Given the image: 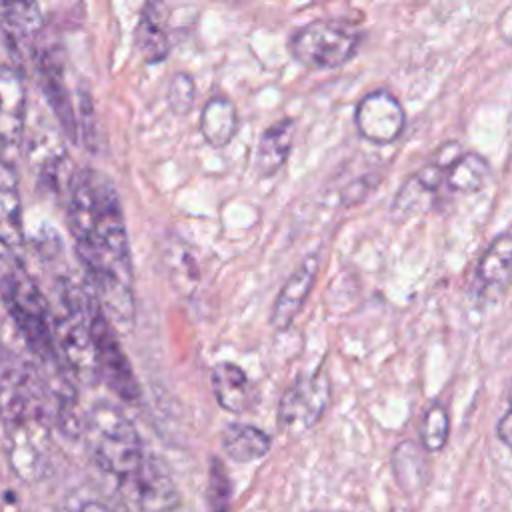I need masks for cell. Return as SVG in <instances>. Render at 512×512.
<instances>
[{
	"mask_svg": "<svg viewBox=\"0 0 512 512\" xmlns=\"http://www.w3.org/2000/svg\"><path fill=\"white\" fill-rule=\"evenodd\" d=\"M66 218L78 260L106 316L116 328L130 330L136 318L134 268L114 182L94 168L76 170L68 184Z\"/></svg>",
	"mask_w": 512,
	"mask_h": 512,
	"instance_id": "cell-1",
	"label": "cell"
},
{
	"mask_svg": "<svg viewBox=\"0 0 512 512\" xmlns=\"http://www.w3.org/2000/svg\"><path fill=\"white\" fill-rule=\"evenodd\" d=\"M90 328H92L100 378L124 402H136L140 396L138 380L134 376L132 364L124 348L120 346L116 326L106 316L98 298L90 308Z\"/></svg>",
	"mask_w": 512,
	"mask_h": 512,
	"instance_id": "cell-7",
	"label": "cell"
},
{
	"mask_svg": "<svg viewBox=\"0 0 512 512\" xmlns=\"http://www.w3.org/2000/svg\"><path fill=\"white\" fill-rule=\"evenodd\" d=\"M24 262L22 200L16 166L0 160V270Z\"/></svg>",
	"mask_w": 512,
	"mask_h": 512,
	"instance_id": "cell-10",
	"label": "cell"
},
{
	"mask_svg": "<svg viewBox=\"0 0 512 512\" xmlns=\"http://www.w3.org/2000/svg\"><path fill=\"white\" fill-rule=\"evenodd\" d=\"M460 156L458 144L456 142H448L444 144L438 154L424 164L420 170H416L406 182L404 186L398 190L394 204H392V212L396 216H410L416 210H420L436 192L438 188L444 184L446 178V168Z\"/></svg>",
	"mask_w": 512,
	"mask_h": 512,
	"instance_id": "cell-12",
	"label": "cell"
},
{
	"mask_svg": "<svg viewBox=\"0 0 512 512\" xmlns=\"http://www.w3.org/2000/svg\"><path fill=\"white\" fill-rule=\"evenodd\" d=\"M156 512H184V506H182V500H178V502H172V504H168V506H164Z\"/></svg>",
	"mask_w": 512,
	"mask_h": 512,
	"instance_id": "cell-31",
	"label": "cell"
},
{
	"mask_svg": "<svg viewBox=\"0 0 512 512\" xmlns=\"http://www.w3.org/2000/svg\"><path fill=\"white\" fill-rule=\"evenodd\" d=\"M318 268H320L318 256H306L298 264V268L288 276V280L280 288L276 302L272 306L270 322L276 330H286L294 322V318L300 314L314 286V280L318 276Z\"/></svg>",
	"mask_w": 512,
	"mask_h": 512,
	"instance_id": "cell-15",
	"label": "cell"
},
{
	"mask_svg": "<svg viewBox=\"0 0 512 512\" xmlns=\"http://www.w3.org/2000/svg\"><path fill=\"white\" fill-rule=\"evenodd\" d=\"M354 122L362 138L372 144H392L404 130V110L386 90L368 92L356 106Z\"/></svg>",
	"mask_w": 512,
	"mask_h": 512,
	"instance_id": "cell-11",
	"label": "cell"
},
{
	"mask_svg": "<svg viewBox=\"0 0 512 512\" xmlns=\"http://www.w3.org/2000/svg\"><path fill=\"white\" fill-rule=\"evenodd\" d=\"M270 446V436L252 424L232 422L222 432V448L234 462H256L270 452Z\"/></svg>",
	"mask_w": 512,
	"mask_h": 512,
	"instance_id": "cell-21",
	"label": "cell"
},
{
	"mask_svg": "<svg viewBox=\"0 0 512 512\" xmlns=\"http://www.w3.org/2000/svg\"><path fill=\"white\" fill-rule=\"evenodd\" d=\"M496 434L508 448H512V408L496 424Z\"/></svg>",
	"mask_w": 512,
	"mask_h": 512,
	"instance_id": "cell-29",
	"label": "cell"
},
{
	"mask_svg": "<svg viewBox=\"0 0 512 512\" xmlns=\"http://www.w3.org/2000/svg\"><path fill=\"white\" fill-rule=\"evenodd\" d=\"M36 50V68L40 74V88L52 106L62 130L70 140L78 138V120L72 110V100L64 82V66H62V56L60 48H34Z\"/></svg>",
	"mask_w": 512,
	"mask_h": 512,
	"instance_id": "cell-13",
	"label": "cell"
},
{
	"mask_svg": "<svg viewBox=\"0 0 512 512\" xmlns=\"http://www.w3.org/2000/svg\"><path fill=\"white\" fill-rule=\"evenodd\" d=\"M512 282V234L496 236L478 260L474 274L476 296L484 302H496Z\"/></svg>",
	"mask_w": 512,
	"mask_h": 512,
	"instance_id": "cell-14",
	"label": "cell"
},
{
	"mask_svg": "<svg viewBox=\"0 0 512 512\" xmlns=\"http://www.w3.org/2000/svg\"><path fill=\"white\" fill-rule=\"evenodd\" d=\"M362 32L344 20H314L290 38V54L312 70H330L346 64L358 50Z\"/></svg>",
	"mask_w": 512,
	"mask_h": 512,
	"instance_id": "cell-6",
	"label": "cell"
},
{
	"mask_svg": "<svg viewBox=\"0 0 512 512\" xmlns=\"http://www.w3.org/2000/svg\"><path fill=\"white\" fill-rule=\"evenodd\" d=\"M294 120L284 118L266 128L256 148V172L260 178L274 176L288 160L294 142Z\"/></svg>",
	"mask_w": 512,
	"mask_h": 512,
	"instance_id": "cell-19",
	"label": "cell"
},
{
	"mask_svg": "<svg viewBox=\"0 0 512 512\" xmlns=\"http://www.w3.org/2000/svg\"><path fill=\"white\" fill-rule=\"evenodd\" d=\"M82 430L94 462L120 484L142 468L146 452L138 430L116 406L96 404L86 414Z\"/></svg>",
	"mask_w": 512,
	"mask_h": 512,
	"instance_id": "cell-4",
	"label": "cell"
},
{
	"mask_svg": "<svg viewBox=\"0 0 512 512\" xmlns=\"http://www.w3.org/2000/svg\"><path fill=\"white\" fill-rule=\"evenodd\" d=\"M194 98H196V86H194L192 76L186 72L174 74L168 84V94H166L170 110L178 116H184L194 106Z\"/></svg>",
	"mask_w": 512,
	"mask_h": 512,
	"instance_id": "cell-25",
	"label": "cell"
},
{
	"mask_svg": "<svg viewBox=\"0 0 512 512\" xmlns=\"http://www.w3.org/2000/svg\"><path fill=\"white\" fill-rule=\"evenodd\" d=\"M374 186H376V184H370V176H364V178L352 182V184L344 190V202H346V204H356V202L364 200L366 194H368Z\"/></svg>",
	"mask_w": 512,
	"mask_h": 512,
	"instance_id": "cell-28",
	"label": "cell"
},
{
	"mask_svg": "<svg viewBox=\"0 0 512 512\" xmlns=\"http://www.w3.org/2000/svg\"><path fill=\"white\" fill-rule=\"evenodd\" d=\"M198 128L212 148H224L230 144L238 130V112L234 102L222 94L210 96L202 106Z\"/></svg>",
	"mask_w": 512,
	"mask_h": 512,
	"instance_id": "cell-20",
	"label": "cell"
},
{
	"mask_svg": "<svg viewBox=\"0 0 512 512\" xmlns=\"http://www.w3.org/2000/svg\"><path fill=\"white\" fill-rule=\"evenodd\" d=\"M230 482L220 460H212L210 466V506L212 512H228L230 502Z\"/></svg>",
	"mask_w": 512,
	"mask_h": 512,
	"instance_id": "cell-26",
	"label": "cell"
},
{
	"mask_svg": "<svg viewBox=\"0 0 512 512\" xmlns=\"http://www.w3.org/2000/svg\"><path fill=\"white\" fill-rule=\"evenodd\" d=\"M26 88L18 70L0 66V160L16 166L26 132Z\"/></svg>",
	"mask_w": 512,
	"mask_h": 512,
	"instance_id": "cell-9",
	"label": "cell"
},
{
	"mask_svg": "<svg viewBox=\"0 0 512 512\" xmlns=\"http://www.w3.org/2000/svg\"><path fill=\"white\" fill-rule=\"evenodd\" d=\"M78 512H112V510L100 502H86Z\"/></svg>",
	"mask_w": 512,
	"mask_h": 512,
	"instance_id": "cell-30",
	"label": "cell"
},
{
	"mask_svg": "<svg viewBox=\"0 0 512 512\" xmlns=\"http://www.w3.org/2000/svg\"><path fill=\"white\" fill-rule=\"evenodd\" d=\"M136 48L148 64H158L168 56V8L164 0H146L136 28Z\"/></svg>",
	"mask_w": 512,
	"mask_h": 512,
	"instance_id": "cell-16",
	"label": "cell"
},
{
	"mask_svg": "<svg viewBox=\"0 0 512 512\" xmlns=\"http://www.w3.org/2000/svg\"><path fill=\"white\" fill-rule=\"evenodd\" d=\"M448 434H450L448 410L440 402L430 404L420 424V440L424 450L428 452L442 450L448 442Z\"/></svg>",
	"mask_w": 512,
	"mask_h": 512,
	"instance_id": "cell-24",
	"label": "cell"
},
{
	"mask_svg": "<svg viewBox=\"0 0 512 512\" xmlns=\"http://www.w3.org/2000/svg\"><path fill=\"white\" fill-rule=\"evenodd\" d=\"M212 392L220 408L232 414H242L254 404V386L248 380L246 372L232 364V362H220L212 368Z\"/></svg>",
	"mask_w": 512,
	"mask_h": 512,
	"instance_id": "cell-17",
	"label": "cell"
},
{
	"mask_svg": "<svg viewBox=\"0 0 512 512\" xmlns=\"http://www.w3.org/2000/svg\"><path fill=\"white\" fill-rule=\"evenodd\" d=\"M34 358V356H32ZM56 402L40 364L0 346V424L12 472L26 484L50 476L54 466Z\"/></svg>",
	"mask_w": 512,
	"mask_h": 512,
	"instance_id": "cell-2",
	"label": "cell"
},
{
	"mask_svg": "<svg viewBox=\"0 0 512 512\" xmlns=\"http://www.w3.org/2000/svg\"><path fill=\"white\" fill-rule=\"evenodd\" d=\"M0 300L20 330L30 354L40 364L46 380L68 378L54 334V316L26 264L0 270Z\"/></svg>",
	"mask_w": 512,
	"mask_h": 512,
	"instance_id": "cell-3",
	"label": "cell"
},
{
	"mask_svg": "<svg viewBox=\"0 0 512 512\" xmlns=\"http://www.w3.org/2000/svg\"><path fill=\"white\" fill-rule=\"evenodd\" d=\"M488 176H490L488 162L476 152H464L446 168L444 184L450 192L472 194L486 184Z\"/></svg>",
	"mask_w": 512,
	"mask_h": 512,
	"instance_id": "cell-22",
	"label": "cell"
},
{
	"mask_svg": "<svg viewBox=\"0 0 512 512\" xmlns=\"http://www.w3.org/2000/svg\"><path fill=\"white\" fill-rule=\"evenodd\" d=\"M96 292L66 282L62 288V312L54 316V334L58 354L70 378L84 386L98 384L100 370L90 328V308Z\"/></svg>",
	"mask_w": 512,
	"mask_h": 512,
	"instance_id": "cell-5",
	"label": "cell"
},
{
	"mask_svg": "<svg viewBox=\"0 0 512 512\" xmlns=\"http://www.w3.org/2000/svg\"><path fill=\"white\" fill-rule=\"evenodd\" d=\"M78 130L84 134V142L90 150L96 148V124H94V108L90 94L82 92L80 94V120H78Z\"/></svg>",
	"mask_w": 512,
	"mask_h": 512,
	"instance_id": "cell-27",
	"label": "cell"
},
{
	"mask_svg": "<svg viewBox=\"0 0 512 512\" xmlns=\"http://www.w3.org/2000/svg\"><path fill=\"white\" fill-rule=\"evenodd\" d=\"M330 402V380L324 372L300 376L280 398L278 426L290 434L300 436L316 426Z\"/></svg>",
	"mask_w": 512,
	"mask_h": 512,
	"instance_id": "cell-8",
	"label": "cell"
},
{
	"mask_svg": "<svg viewBox=\"0 0 512 512\" xmlns=\"http://www.w3.org/2000/svg\"><path fill=\"white\" fill-rule=\"evenodd\" d=\"M0 30L14 46H34L42 32L38 0H0Z\"/></svg>",
	"mask_w": 512,
	"mask_h": 512,
	"instance_id": "cell-18",
	"label": "cell"
},
{
	"mask_svg": "<svg viewBox=\"0 0 512 512\" xmlns=\"http://www.w3.org/2000/svg\"><path fill=\"white\" fill-rule=\"evenodd\" d=\"M392 470L394 478L406 492H414L420 486H424L428 478V464L424 458V452L416 442L406 440L396 446L392 454Z\"/></svg>",
	"mask_w": 512,
	"mask_h": 512,
	"instance_id": "cell-23",
	"label": "cell"
}]
</instances>
